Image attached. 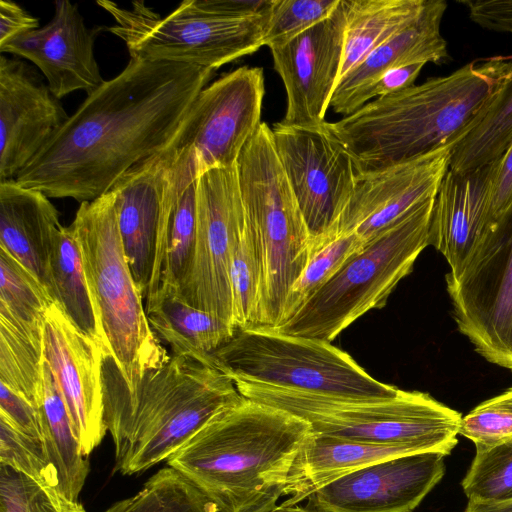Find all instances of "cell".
Returning a JSON list of instances; mask_svg holds the SVG:
<instances>
[{"mask_svg": "<svg viewBox=\"0 0 512 512\" xmlns=\"http://www.w3.org/2000/svg\"><path fill=\"white\" fill-rule=\"evenodd\" d=\"M215 70L130 58L87 95L15 180L80 204L108 193L137 164L163 151Z\"/></svg>", "mask_w": 512, "mask_h": 512, "instance_id": "1", "label": "cell"}, {"mask_svg": "<svg viewBox=\"0 0 512 512\" xmlns=\"http://www.w3.org/2000/svg\"><path fill=\"white\" fill-rule=\"evenodd\" d=\"M512 79V55L475 59L449 75L378 97L331 122L360 172L458 143Z\"/></svg>", "mask_w": 512, "mask_h": 512, "instance_id": "2", "label": "cell"}, {"mask_svg": "<svg viewBox=\"0 0 512 512\" xmlns=\"http://www.w3.org/2000/svg\"><path fill=\"white\" fill-rule=\"evenodd\" d=\"M310 432L305 420L242 396L166 462L219 512H263L285 495L292 465Z\"/></svg>", "mask_w": 512, "mask_h": 512, "instance_id": "3", "label": "cell"}, {"mask_svg": "<svg viewBox=\"0 0 512 512\" xmlns=\"http://www.w3.org/2000/svg\"><path fill=\"white\" fill-rule=\"evenodd\" d=\"M103 379L114 471L122 475L167 461L218 411L242 397L227 375L190 356H171L145 373L132 392L107 360Z\"/></svg>", "mask_w": 512, "mask_h": 512, "instance_id": "4", "label": "cell"}, {"mask_svg": "<svg viewBox=\"0 0 512 512\" xmlns=\"http://www.w3.org/2000/svg\"><path fill=\"white\" fill-rule=\"evenodd\" d=\"M69 226L81 251L106 359L132 392L145 373L163 366L171 356L149 324L144 298L125 257L114 192L81 203Z\"/></svg>", "mask_w": 512, "mask_h": 512, "instance_id": "5", "label": "cell"}, {"mask_svg": "<svg viewBox=\"0 0 512 512\" xmlns=\"http://www.w3.org/2000/svg\"><path fill=\"white\" fill-rule=\"evenodd\" d=\"M97 4L113 17L107 30L124 41L130 58L216 70L264 46L272 0H186L165 17L142 1L131 8Z\"/></svg>", "mask_w": 512, "mask_h": 512, "instance_id": "6", "label": "cell"}, {"mask_svg": "<svg viewBox=\"0 0 512 512\" xmlns=\"http://www.w3.org/2000/svg\"><path fill=\"white\" fill-rule=\"evenodd\" d=\"M245 398L305 420L315 433L374 444L405 445L449 455L458 443L461 414L420 391L384 400H356L234 382Z\"/></svg>", "mask_w": 512, "mask_h": 512, "instance_id": "7", "label": "cell"}, {"mask_svg": "<svg viewBox=\"0 0 512 512\" xmlns=\"http://www.w3.org/2000/svg\"><path fill=\"white\" fill-rule=\"evenodd\" d=\"M236 167L246 222L262 261L254 328L273 329L290 288L314 253V242L265 122L243 148Z\"/></svg>", "mask_w": 512, "mask_h": 512, "instance_id": "8", "label": "cell"}, {"mask_svg": "<svg viewBox=\"0 0 512 512\" xmlns=\"http://www.w3.org/2000/svg\"><path fill=\"white\" fill-rule=\"evenodd\" d=\"M434 198L364 242L293 318L273 330L331 343L363 314L383 308L429 246Z\"/></svg>", "mask_w": 512, "mask_h": 512, "instance_id": "9", "label": "cell"}, {"mask_svg": "<svg viewBox=\"0 0 512 512\" xmlns=\"http://www.w3.org/2000/svg\"><path fill=\"white\" fill-rule=\"evenodd\" d=\"M210 356L233 382L356 400L391 399L400 391L374 379L330 342L273 329L237 330Z\"/></svg>", "mask_w": 512, "mask_h": 512, "instance_id": "10", "label": "cell"}, {"mask_svg": "<svg viewBox=\"0 0 512 512\" xmlns=\"http://www.w3.org/2000/svg\"><path fill=\"white\" fill-rule=\"evenodd\" d=\"M264 94L261 67H239L204 87L159 153L166 172L187 186L211 169L235 166L262 123Z\"/></svg>", "mask_w": 512, "mask_h": 512, "instance_id": "11", "label": "cell"}, {"mask_svg": "<svg viewBox=\"0 0 512 512\" xmlns=\"http://www.w3.org/2000/svg\"><path fill=\"white\" fill-rule=\"evenodd\" d=\"M273 144L316 247L336 237L359 167L331 122L310 126L275 123Z\"/></svg>", "mask_w": 512, "mask_h": 512, "instance_id": "12", "label": "cell"}, {"mask_svg": "<svg viewBox=\"0 0 512 512\" xmlns=\"http://www.w3.org/2000/svg\"><path fill=\"white\" fill-rule=\"evenodd\" d=\"M445 281L459 332L485 360L512 371V206Z\"/></svg>", "mask_w": 512, "mask_h": 512, "instance_id": "13", "label": "cell"}, {"mask_svg": "<svg viewBox=\"0 0 512 512\" xmlns=\"http://www.w3.org/2000/svg\"><path fill=\"white\" fill-rule=\"evenodd\" d=\"M245 223L236 165L203 173L196 180L194 256L178 293L188 304L231 325L230 266Z\"/></svg>", "mask_w": 512, "mask_h": 512, "instance_id": "14", "label": "cell"}, {"mask_svg": "<svg viewBox=\"0 0 512 512\" xmlns=\"http://www.w3.org/2000/svg\"><path fill=\"white\" fill-rule=\"evenodd\" d=\"M43 357L65 402L82 453L88 457L108 432L104 347L80 331L54 302L44 317Z\"/></svg>", "mask_w": 512, "mask_h": 512, "instance_id": "15", "label": "cell"}, {"mask_svg": "<svg viewBox=\"0 0 512 512\" xmlns=\"http://www.w3.org/2000/svg\"><path fill=\"white\" fill-rule=\"evenodd\" d=\"M346 23L344 0L333 14L285 44L270 48L287 96L285 125L323 123L339 81Z\"/></svg>", "mask_w": 512, "mask_h": 512, "instance_id": "16", "label": "cell"}, {"mask_svg": "<svg viewBox=\"0 0 512 512\" xmlns=\"http://www.w3.org/2000/svg\"><path fill=\"white\" fill-rule=\"evenodd\" d=\"M444 454L396 456L345 474L310 497L322 512H412L442 479Z\"/></svg>", "mask_w": 512, "mask_h": 512, "instance_id": "17", "label": "cell"}, {"mask_svg": "<svg viewBox=\"0 0 512 512\" xmlns=\"http://www.w3.org/2000/svg\"><path fill=\"white\" fill-rule=\"evenodd\" d=\"M452 146L387 167L360 172L337 234L366 242L422 202L434 198L449 169Z\"/></svg>", "mask_w": 512, "mask_h": 512, "instance_id": "18", "label": "cell"}, {"mask_svg": "<svg viewBox=\"0 0 512 512\" xmlns=\"http://www.w3.org/2000/svg\"><path fill=\"white\" fill-rule=\"evenodd\" d=\"M69 118L27 63L0 58V182L15 179Z\"/></svg>", "mask_w": 512, "mask_h": 512, "instance_id": "19", "label": "cell"}, {"mask_svg": "<svg viewBox=\"0 0 512 512\" xmlns=\"http://www.w3.org/2000/svg\"><path fill=\"white\" fill-rule=\"evenodd\" d=\"M104 29L89 28L77 4L59 0L50 22L10 40L0 52L37 66L58 99L79 90L89 95L105 81L94 55L96 39Z\"/></svg>", "mask_w": 512, "mask_h": 512, "instance_id": "20", "label": "cell"}, {"mask_svg": "<svg viewBox=\"0 0 512 512\" xmlns=\"http://www.w3.org/2000/svg\"><path fill=\"white\" fill-rule=\"evenodd\" d=\"M497 161L479 169L446 172L435 195L428 244L460 274L489 230V209Z\"/></svg>", "mask_w": 512, "mask_h": 512, "instance_id": "21", "label": "cell"}, {"mask_svg": "<svg viewBox=\"0 0 512 512\" xmlns=\"http://www.w3.org/2000/svg\"><path fill=\"white\" fill-rule=\"evenodd\" d=\"M446 9L445 0H426L411 25L373 50L339 80L330 101L333 111L344 117L357 111L366 90L390 69L415 63L446 64L450 55L441 33Z\"/></svg>", "mask_w": 512, "mask_h": 512, "instance_id": "22", "label": "cell"}, {"mask_svg": "<svg viewBox=\"0 0 512 512\" xmlns=\"http://www.w3.org/2000/svg\"><path fill=\"white\" fill-rule=\"evenodd\" d=\"M111 190L124 254L145 300L154 275L160 234L163 164L159 153L126 172Z\"/></svg>", "mask_w": 512, "mask_h": 512, "instance_id": "23", "label": "cell"}, {"mask_svg": "<svg viewBox=\"0 0 512 512\" xmlns=\"http://www.w3.org/2000/svg\"><path fill=\"white\" fill-rule=\"evenodd\" d=\"M60 226L59 212L43 192L15 179L0 182V248L26 267L52 299L50 253Z\"/></svg>", "mask_w": 512, "mask_h": 512, "instance_id": "24", "label": "cell"}, {"mask_svg": "<svg viewBox=\"0 0 512 512\" xmlns=\"http://www.w3.org/2000/svg\"><path fill=\"white\" fill-rule=\"evenodd\" d=\"M412 453L419 452L405 445L363 443L311 430L292 465L285 488V495L292 497L284 503L294 505L345 474Z\"/></svg>", "mask_w": 512, "mask_h": 512, "instance_id": "25", "label": "cell"}, {"mask_svg": "<svg viewBox=\"0 0 512 512\" xmlns=\"http://www.w3.org/2000/svg\"><path fill=\"white\" fill-rule=\"evenodd\" d=\"M149 324L171 356L213 364L211 354L236 333L229 322L188 304L177 291L158 290L144 301Z\"/></svg>", "mask_w": 512, "mask_h": 512, "instance_id": "26", "label": "cell"}, {"mask_svg": "<svg viewBox=\"0 0 512 512\" xmlns=\"http://www.w3.org/2000/svg\"><path fill=\"white\" fill-rule=\"evenodd\" d=\"M37 410L44 447L58 475L59 491L79 501L89 473V461L82 453L65 402L45 360Z\"/></svg>", "mask_w": 512, "mask_h": 512, "instance_id": "27", "label": "cell"}, {"mask_svg": "<svg viewBox=\"0 0 512 512\" xmlns=\"http://www.w3.org/2000/svg\"><path fill=\"white\" fill-rule=\"evenodd\" d=\"M425 4L426 0H344L346 23L339 80L411 25Z\"/></svg>", "mask_w": 512, "mask_h": 512, "instance_id": "28", "label": "cell"}, {"mask_svg": "<svg viewBox=\"0 0 512 512\" xmlns=\"http://www.w3.org/2000/svg\"><path fill=\"white\" fill-rule=\"evenodd\" d=\"M50 276L53 300L80 331L103 345V333L88 286L81 251L70 226L61 225L54 232Z\"/></svg>", "mask_w": 512, "mask_h": 512, "instance_id": "29", "label": "cell"}, {"mask_svg": "<svg viewBox=\"0 0 512 512\" xmlns=\"http://www.w3.org/2000/svg\"><path fill=\"white\" fill-rule=\"evenodd\" d=\"M512 144V79L451 151L449 169L470 172L499 159Z\"/></svg>", "mask_w": 512, "mask_h": 512, "instance_id": "30", "label": "cell"}, {"mask_svg": "<svg viewBox=\"0 0 512 512\" xmlns=\"http://www.w3.org/2000/svg\"><path fill=\"white\" fill-rule=\"evenodd\" d=\"M54 302L30 271L0 248V316L43 339L44 317Z\"/></svg>", "mask_w": 512, "mask_h": 512, "instance_id": "31", "label": "cell"}, {"mask_svg": "<svg viewBox=\"0 0 512 512\" xmlns=\"http://www.w3.org/2000/svg\"><path fill=\"white\" fill-rule=\"evenodd\" d=\"M104 512H219L217 505L175 469L152 475L135 495Z\"/></svg>", "mask_w": 512, "mask_h": 512, "instance_id": "32", "label": "cell"}, {"mask_svg": "<svg viewBox=\"0 0 512 512\" xmlns=\"http://www.w3.org/2000/svg\"><path fill=\"white\" fill-rule=\"evenodd\" d=\"M43 364V339L0 316V382L36 408Z\"/></svg>", "mask_w": 512, "mask_h": 512, "instance_id": "33", "label": "cell"}, {"mask_svg": "<svg viewBox=\"0 0 512 512\" xmlns=\"http://www.w3.org/2000/svg\"><path fill=\"white\" fill-rule=\"evenodd\" d=\"M261 284V255L246 222L233 250L230 266L233 325L236 330L255 327Z\"/></svg>", "mask_w": 512, "mask_h": 512, "instance_id": "34", "label": "cell"}, {"mask_svg": "<svg viewBox=\"0 0 512 512\" xmlns=\"http://www.w3.org/2000/svg\"><path fill=\"white\" fill-rule=\"evenodd\" d=\"M363 244L358 235L351 232L337 235L318 246L306 268L290 288L284 302L281 321L277 326L293 318Z\"/></svg>", "mask_w": 512, "mask_h": 512, "instance_id": "35", "label": "cell"}, {"mask_svg": "<svg viewBox=\"0 0 512 512\" xmlns=\"http://www.w3.org/2000/svg\"><path fill=\"white\" fill-rule=\"evenodd\" d=\"M461 485L468 501L512 500V440L488 448H476Z\"/></svg>", "mask_w": 512, "mask_h": 512, "instance_id": "36", "label": "cell"}, {"mask_svg": "<svg viewBox=\"0 0 512 512\" xmlns=\"http://www.w3.org/2000/svg\"><path fill=\"white\" fill-rule=\"evenodd\" d=\"M0 512H86L73 501L21 471L0 463Z\"/></svg>", "mask_w": 512, "mask_h": 512, "instance_id": "37", "label": "cell"}, {"mask_svg": "<svg viewBox=\"0 0 512 512\" xmlns=\"http://www.w3.org/2000/svg\"><path fill=\"white\" fill-rule=\"evenodd\" d=\"M340 0H272L263 43L269 48L287 43L330 17Z\"/></svg>", "mask_w": 512, "mask_h": 512, "instance_id": "38", "label": "cell"}, {"mask_svg": "<svg viewBox=\"0 0 512 512\" xmlns=\"http://www.w3.org/2000/svg\"><path fill=\"white\" fill-rule=\"evenodd\" d=\"M0 463L9 465L60 493L58 475L47 456L43 440L16 430L1 418Z\"/></svg>", "mask_w": 512, "mask_h": 512, "instance_id": "39", "label": "cell"}, {"mask_svg": "<svg viewBox=\"0 0 512 512\" xmlns=\"http://www.w3.org/2000/svg\"><path fill=\"white\" fill-rule=\"evenodd\" d=\"M459 434L476 448H488L512 440V410L476 406L462 417Z\"/></svg>", "mask_w": 512, "mask_h": 512, "instance_id": "40", "label": "cell"}, {"mask_svg": "<svg viewBox=\"0 0 512 512\" xmlns=\"http://www.w3.org/2000/svg\"><path fill=\"white\" fill-rule=\"evenodd\" d=\"M0 418L16 430L43 440L37 408L0 382Z\"/></svg>", "mask_w": 512, "mask_h": 512, "instance_id": "41", "label": "cell"}, {"mask_svg": "<svg viewBox=\"0 0 512 512\" xmlns=\"http://www.w3.org/2000/svg\"><path fill=\"white\" fill-rule=\"evenodd\" d=\"M512 206V144L498 159L489 209V229Z\"/></svg>", "mask_w": 512, "mask_h": 512, "instance_id": "42", "label": "cell"}, {"mask_svg": "<svg viewBox=\"0 0 512 512\" xmlns=\"http://www.w3.org/2000/svg\"><path fill=\"white\" fill-rule=\"evenodd\" d=\"M425 63H415L390 69L371 85L362 97V106L374 97L402 91L414 85Z\"/></svg>", "mask_w": 512, "mask_h": 512, "instance_id": "43", "label": "cell"}, {"mask_svg": "<svg viewBox=\"0 0 512 512\" xmlns=\"http://www.w3.org/2000/svg\"><path fill=\"white\" fill-rule=\"evenodd\" d=\"M40 27L39 20L11 0L0 1V46Z\"/></svg>", "mask_w": 512, "mask_h": 512, "instance_id": "44", "label": "cell"}, {"mask_svg": "<svg viewBox=\"0 0 512 512\" xmlns=\"http://www.w3.org/2000/svg\"><path fill=\"white\" fill-rule=\"evenodd\" d=\"M493 16L498 32L512 34V0H499L495 5Z\"/></svg>", "mask_w": 512, "mask_h": 512, "instance_id": "45", "label": "cell"}, {"mask_svg": "<svg viewBox=\"0 0 512 512\" xmlns=\"http://www.w3.org/2000/svg\"><path fill=\"white\" fill-rule=\"evenodd\" d=\"M464 512H512V500L503 502L468 501Z\"/></svg>", "mask_w": 512, "mask_h": 512, "instance_id": "46", "label": "cell"}, {"mask_svg": "<svg viewBox=\"0 0 512 512\" xmlns=\"http://www.w3.org/2000/svg\"><path fill=\"white\" fill-rule=\"evenodd\" d=\"M480 405L483 407L512 410V387L504 391L502 394L482 402Z\"/></svg>", "mask_w": 512, "mask_h": 512, "instance_id": "47", "label": "cell"}, {"mask_svg": "<svg viewBox=\"0 0 512 512\" xmlns=\"http://www.w3.org/2000/svg\"><path fill=\"white\" fill-rule=\"evenodd\" d=\"M263 512H322V511H319L317 509L310 510V509L302 508V507L295 506L292 504L283 503L281 505H275Z\"/></svg>", "mask_w": 512, "mask_h": 512, "instance_id": "48", "label": "cell"}]
</instances>
